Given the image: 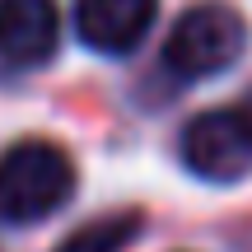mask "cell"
<instances>
[{
	"mask_svg": "<svg viewBox=\"0 0 252 252\" xmlns=\"http://www.w3.org/2000/svg\"><path fill=\"white\" fill-rule=\"evenodd\" d=\"M75 196V163L52 140H14L0 150V229L52 220Z\"/></svg>",
	"mask_w": 252,
	"mask_h": 252,
	"instance_id": "obj_1",
	"label": "cell"
},
{
	"mask_svg": "<svg viewBox=\"0 0 252 252\" xmlns=\"http://www.w3.org/2000/svg\"><path fill=\"white\" fill-rule=\"evenodd\" d=\"M243 47H248L243 14L224 0H206V5H191L173 19L168 42H163V70L182 84H196L229 70L243 56Z\"/></svg>",
	"mask_w": 252,
	"mask_h": 252,
	"instance_id": "obj_2",
	"label": "cell"
},
{
	"mask_svg": "<svg viewBox=\"0 0 252 252\" xmlns=\"http://www.w3.org/2000/svg\"><path fill=\"white\" fill-rule=\"evenodd\" d=\"M178 154L206 182H238L252 173V108H206L178 135Z\"/></svg>",
	"mask_w": 252,
	"mask_h": 252,
	"instance_id": "obj_3",
	"label": "cell"
},
{
	"mask_svg": "<svg viewBox=\"0 0 252 252\" xmlns=\"http://www.w3.org/2000/svg\"><path fill=\"white\" fill-rule=\"evenodd\" d=\"M159 0H75V33L98 56H131L150 37Z\"/></svg>",
	"mask_w": 252,
	"mask_h": 252,
	"instance_id": "obj_4",
	"label": "cell"
},
{
	"mask_svg": "<svg viewBox=\"0 0 252 252\" xmlns=\"http://www.w3.org/2000/svg\"><path fill=\"white\" fill-rule=\"evenodd\" d=\"M61 9L56 0H0V61L14 70H33L56 56Z\"/></svg>",
	"mask_w": 252,
	"mask_h": 252,
	"instance_id": "obj_5",
	"label": "cell"
},
{
	"mask_svg": "<svg viewBox=\"0 0 252 252\" xmlns=\"http://www.w3.org/2000/svg\"><path fill=\"white\" fill-rule=\"evenodd\" d=\"M135 229H140V215H131V210L103 215V220H94V224H80L56 252H122L135 238Z\"/></svg>",
	"mask_w": 252,
	"mask_h": 252,
	"instance_id": "obj_6",
	"label": "cell"
}]
</instances>
